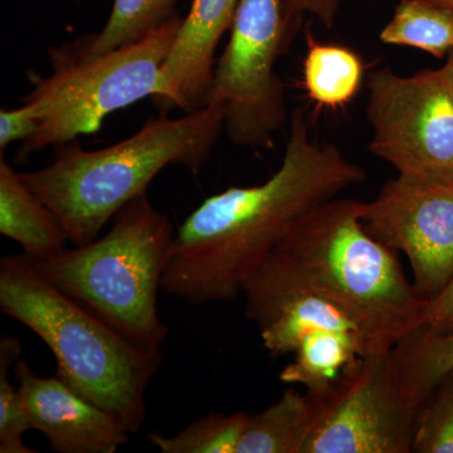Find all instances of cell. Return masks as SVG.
Returning a JSON list of instances; mask_svg holds the SVG:
<instances>
[{
	"instance_id": "7a4b0ae2",
	"label": "cell",
	"mask_w": 453,
	"mask_h": 453,
	"mask_svg": "<svg viewBox=\"0 0 453 453\" xmlns=\"http://www.w3.org/2000/svg\"><path fill=\"white\" fill-rule=\"evenodd\" d=\"M223 130V107L207 104L180 118L150 119L130 138L98 150L74 142L57 146L49 165L19 174L55 214L70 243L83 246L100 237L116 213L144 195L166 166L198 174Z\"/></svg>"
},
{
	"instance_id": "30bf717a",
	"label": "cell",
	"mask_w": 453,
	"mask_h": 453,
	"mask_svg": "<svg viewBox=\"0 0 453 453\" xmlns=\"http://www.w3.org/2000/svg\"><path fill=\"white\" fill-rule=\"evenodd\" d=\"M366 231L407 257L412 282L431 301L453 276V180L418 181L396 177L363 202Z\"/></svg>"
},
{
	"instance_id": "2e32d148",
	"label": "cell",
	"mask_w": 453,
	"mask_h": 453,
	"mask_svg": "<svg viewBox=\"0 0 453 453\" xmlns=\"http://www.w3.org/2000/svg\"><path fill=\"white\" fill-rule=\"evenodd\" d=\"M312 422L308 393L286 389L275 403L250 416L237 453H305Z\"/></svg>"
},
{
	"instance_id": "603a6c76",
	"label": "cell",
	"mask_w": 453,
	"mask_h": 453,
	"mask_svg": "<svg viewBox=\"0 0 453 453\" xmlns=\"http://www.w3.org/2000/svg\"><path fill=\"white\" fill-rule=\"evenodd\" d=\"M412 452L453 453V371L438 381L419 408Z\"/></svg>"
},
{
	"instance_id": "83f0119b",
	"label": "cell",
	"mask_w": 453,
	"mask_h": 453,
	"mask_svg": "<svg viewBox=\"0 0 453 453\" xmlns=\"http://www.w3.org/2000/svg\"><path fill=\"white\" fill-rule=\"evenodd\" d=\"M423 2L432 3V4L451 9L453 11V0H423Z\"/></svg>"
},
{
	"instance_id": "7402d4cb",
	"label": "cell",
	"mask_w": 453,
	"mask_h": 453,
	"mask_svg": "<svg viewBox=\"0 0 453 453\" xmlns=\"http://www.w3.org/2000/svg\"><path fill=\"white\" fill-rule=\"evenodd\" d=\"M20 342L14 336L0 339V452L35 453L23 442V436L31 429L19 387L11 381L20 357Z\"/></svg>"
},
{
	"instance_id": "8fae6325",
	"label": "cell",
	"mask_w": 453,
	"mask_h": 453,
	"mask_svg": "<svg viewBox=\"0 0 453 453\" xmlns=\"http://www.w3.org/2000/svg\"><path fill=\"white\" fill-rule=\"evenodd\" d=\"M242 295L247 318L256 324L265 349L273 356L294 354L303 340L321 332L357 336L368 348L359 327L276 250L243 283Z\"/></svg>"
},
{
	"instance_id": "d4e9b609",
	"label": "cell",
	"mask_w": 453,
	"mask_h": 453,
	"mask_svg": "<svg viewBox=\"0 0 453 453\" xmlns=\"http://www.w3.org/2000/svg\"><path fill=\"white\" fill-rule=\"evenodd\" d=\"M283 19L288 33L303 16L314 17L325 28L332 29L339 16L342 0H281Z\"/></svg>"
},
{
	"instance_id": "9a60e30c",
	"label": "cell",
	"mask_w": 453,
	"mask_h": 453,
	"mask_svg": "<svg viewBox=\"0 0 453 453\" xmlns=\"http://www.w3.org/2000/svg\"><path fill=\"white\" fill-rule=\"evenodd\" d=\"M178 0H113L106 25L96 35H85L50 52V59L85 62L110 50L135 43L174 16Z\"/></svg>"
},
{
	"instance_id": "9c48e42d",
	"label": "cell",
	"mask_w": 453,
	"mask_h": 453,
	"mask_svg": "<svg viewBox=\"0 0 453 453\" xmlns=\"http://www.w3.org/2000/svg\"><path fill=\"white\" fill-rule=\"evenodd\" d=\"M365 113L369 149L399 177L453 180V98L440 68L411 76L372 71Z\"/></svg>"
},
{
	"instance_id": "4316f807",
	"label": "cell",
	"mask_w": 453,
	"mask_h": 453,
	"mask_svg": "<svg viewBox=\"0 0 453 453\" xmlns=\"http://www.w3.org/2000/svg\"><path fill=\"white\" fill-rule=\"evenodd\" d=\"M440 71L453 98V50L447 55L446 64L440 68Z\"/></svg>"
},
{
	"instance_id": "5bb4252c",
	"label": "cell",
	"mask_w": 453,
	"mask_h": 453,
	"mask_svg": "<svg viewBox=\"0 0 453 453\" xmlns=\"http://www.w3.org/2000/svg\"><path fill=\"white\" fill-rule=\"evenodd\" d=\"M0 234L31 258H42L70 242L64 226L19 173L0 159Z\"/></svg>"
},
{
	"instance_id": "3957f363",
	"label": "cell",
	"mask_w": 453,
	"mask_h": 453,
	"mask_svg": "<svg viewBox=\"0 0 453 453\" xmlns=\"http://www.w3.org/2000/svg\"><path fill=\"white\" fill-rule=\"evenodd\" d=\"M0 309L52 351L57 375L130 434L146 419V390L160 350L134 344L38 273L25 253L0 261Z\"/></svg>"
},
{
	"instance_id": "7c38bea8",
	"label": "cell",
	"mask_w": 453,
	"mask_h": 453,
	"mask_svg": "<svg viewBox=\"0 0 453 453\" xmlns=\"http://www.w3.org/2000/svg\"><path fill=\"white\" fill-rule=\"evenodd\" d=\"M31 429L57 453H115L130 432L115 417L83 398L58 375L41 377L26 360L13 369Z\"/></svg>"
},
{
	"instance_id": "52a82bcc",
	"label": "cell",
	"mask_w": 453,
	"mask_h": 453,
	"mask_svg": "<svg viewBox=\"0 0 453 453\" xmlns=\"http://www.w3.org/2000/svg\"><path fill=\"white\" fill-rule=\"evenodd\" d=\"M288 35L281 0H241L207 100L223 107L225 131L234 146L275 144L288 119L285 85L275 65Z\"/></svg>"
},
{
	"instance_id": "d6986e66",
	"label": "cell",
	"mask_w": 453,
	"mask_h": 453,
	"mask_svg": "<svg viewBox=\"0 0 453 453\" xmlns=\"http://www.w3.org/2000/svg\"><path fill=\"white\" fill-rule=\"evenodd\" d=\"M392 354L405 389L421 408L438 381L453 371V332L432 334L419 327Z\"/></svg>"
},
{
	"instance_id": "cb8c5ba5",
	"label": "cell",
	"mask_w": 453,
	"mask_h": 453,
	"mask_svg": "<svg viewBox=\"0 0 453 453\" xmlns=\"http://www.w3.org/2000/svg\"><path fill=\"white\" fill-rule=\"evenodd\" d=\"M40 118L28 104L13 110L0 111V151L14 142H26L40 129Z\"/></svg>"
},
{
	"instance_id": "6da1fadb",
	"label": "cell",
	"mask_w": 453,
	"mask_h": 453,
	"mask_svg": "<svg viewBox=\"0 0 453 453\" xmlns=\"http://www.w3.org/2000/svg\"><path fill=\"white\" fill-rule=\"evenodd\" d=\"M365 170L291 115L281 165L251 187L205 199L175 232L162 288L193 305L228 303L271 252L324 203L365 183Z\"/></svg>"
},
{
	"instance_id": "44dd1931",
	"label": "cell",
	"mask_w": 453,
	"mask_h": 453,
	"mask_svg": "<svg viewBox=\"0 0 453 453\" xmlns=\"http://www.w3.org/2000/svg\"><path fill=\"white\" fill-rule=\"evenodd\" d=\"M250 414L210 413L190 423L175 436L153 431L149 442L163 453H237Z\"/></svg>"
},
{
	"instance_id": "ffe728a7",
	"label": "cell",
	"mask_w": 453,
	"mask_h": 453,
	"mask_svg": "<svg viewBox=\"0 0 453 453\" xmlns=\"http://www.w3.org/2000/svg\"><path fill=\"white\" fill-rule=\"evenodd\" d=\"M380 40L443 58L453 50V11L423 0H401Z\"/></svg>"
},
{
	"instance_id": "8992f818",
	"label": "cell",
	"mask_w": 453,
	"mask_h": 453,
	"mask_svg": "<svg viewBox=\"0 0 453 453\" xmlns=\"http://www.w3.org/2000/svg\"><path fill=\"white\" fill-rule=\"evenodd\" d=\"M174 14L135 43L110 50L85 62L50 59L52 73L33 74L25 103L40 118V129L22 142L19 159L50 146L74 142L100 131L107 116L159 88L160 71L181 25Z\"/></svg>"
},
{
	"instance_id": "e0dca14e",
	"label": "cell",
	"mask_w": 453,
	"mask_h": 453,
	"mask_svg": "<svg viewBox=\"0 0 453 453\" xmlns=\"http://www.w3.org/2000/svg\"><path fill=\"white\" fill-rule=\"evenodd\" d=\"M308 50L303 65V83L308 97L318 107L340 109L357 96L365 65L354 50L339 44L321 43L306 33Z\"/></svg>"
},
{
	"instance_id": "277c9868",
	"label": "cell",
	"mask_w": 453,
	"mask_h": 453,
	"mask_svg": "<svg viewBox=\"0 0 453 453\" xmlns=\"http://www.w3.org/2000/svg\"><path fill=\"white\" fill-rule=\"evenodd\" d=\"M363 202L336 196L309 214L276 251L359 327L369 351L393 349L423 326L428 301L396 252L362 222Z\"/></svg>"
},
{
	"instance_id": "ac0fdd59",
	"label": "cell",
	"mask_w": 453,
	"mask_h": 453,
	"mask_svg": "<svg viewBox=\"0 0 453 453\" xmlns=\"http://www.w3.org/2000/svg\"><path fill=\"white\" fill-rule=\"evenodd\" d=\"M366 353L365 342L357 336L318 333L301 342L294 359L280 374V380L288 386L303 387L308 393H320Z\"/></svg>"
},
{
	"instance_id": "5b68a950",
	"label": "cell",
	"mask_w": 453,
	"mask_h": 453,
	"mask_svg": "<svg viewBox=\"0 0 453 453\" xmlns=\"http://www.w3.org/2000/svg\"><path fill=\"white\" fill-rule=\"evenodd\" d=\"M174 235L172 220L144 193L116 213L103 237L46 257H27L59 291L124 338L160 350L168 326L157 311V291Z\"/></svg>"
},
{
	"instance_id": "484cf974",
	"label": "cell",
	"mask_w": 453,
	"mask_h": 453,
	"mask_svg": "<svg viewBox=\"0 0 453 453\" xmlns=\"http://www.w3.org/2000/svg\"><path fill=\"white\" fill-rule=\"evenodd\" d=\"M423 327L432 334L453 332V276L442 292L428 301Z\"/></svg>"
},
{
	"instance_id": "4fadbf2b",
	"label": "cell",
	"mask_w": 453,
	"mask_h": 453,
	"mask_svg": "<svg viewBox=\"0 0 453 453\" xmlns=\"http://www.w3.org/2000/svg\"><path fill=\"white\" fill-rule=\"evenodd\" d=\"M241 0H193L160 71L153 97L162 112L195 111L207 105L216 68V50L231 31Z\"/></svg>"
},
{
	"instance_id": "ba28073f",
	"label": "cell",
	"mask_w": 453,
	"mask_h": 453,
	"mask_svg": "<svg viewBox=\"0 0 453 453\" xmlns=\"http://www.w3.org/2000/svg\"><path fill=\"white\" fill-rule=\"evenodd\" d=\"M305 453H412L419 405L405 389L392 349L360 357L320 393Z\"/></svg>"
}]
</instances>
